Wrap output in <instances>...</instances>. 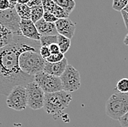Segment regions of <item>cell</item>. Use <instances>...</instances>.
<instances>
[{
  "label": "cell",
  "instance_id": "obj_4",
  "mask_svg": "<svg viewBox=\"0 0 128 127\" xmlns=\"http://www.w3.org/2000/svg\"><path fill=\"white\" fill-rule=\"evenodd\" d=\"M128 111V93H115L106 104V115L114 120H119Z\"/></svg>",
  "mask_w": 128,
  "mask_h": 127
},
{
  "label": "cell",
  "instance_id": "obj_30",
  "mask_svg": "<svg viewBox=\"0 0 128 127\" xmlns=\"http://www.w3.org/2000/svg\"><path fill=\"white\" fill-rule=\"evenodd\" d=\"M27 5L30 8L34 7V6H37V5H42V0H30L28 2Z\"/></svg>",
  "mask_w": 128,
  "mask_h": 127
},
{
  "label": "cell",
  "instance_id": "obj_29",
  "mask_svg": "<svg viewBox=\"0 0 128 127\" xmlns=\"http://www.w3.org/2000/svg\"><path fill=\"white\" fill-rule=\"evenodd\" d=\"M121 15L122 17V19H123V21H124V24L125 26V28L126 29L128 30V13H127L126 11H124V10H122L121 12Z\"/></svg>",
  "mask_w": 128,
  "mask_h": 127
},
{
  "label": "cell",
  "instance_id": "obj_8",
  "mask_svg": "<svg viewBox=\"0 0 128 127\" xmlns=\"http://www.w3.org/2000/svg\"><path fill=\"white\" fill-rule=\"evenodd\" d=\"M60 78L64 91L74 92L77 91L81 86L80 72L70 64H68Z\"/></svg>",
  "mask_w": 128,
  "mask_h": 127
},
{
  "label": "cell",
  "instance_id": "obj_23",
  "mask_svg": "<svg viewBox=\"0 0 128 127\" xmlns=\"http://www.w3.org/2000/svg\"><path fill=\"white\" fill-rule=\"evenodd\" d=\"M64 58H65V56H64V53L60 52L58 53L51 54L46 59V61H48V62H50V63H57V62H59V61H62Z\"/></svg>",
  "mask_w": 128,
  "mask_h": 127
},
{
  "label": "cell",
  "instance_id": "obj_20",
  "mask_svg": "<svg viewBox=\"0 0 128 127\" xmlns=\"http://www.w3.org/2000/svg\"><path fill=\"white\" fill-rule=\"evenodd\" d=\"M41 46H50L53 43H58V35L42 36L40 40Z\"/></svg>",
  "mask_w": 128,
  "mask_h": 127
},
{
  "label": "cell",
  "instance_id": "obj_25",
  "mask_svg": "<svg viewBox=\"0 0 128 127\" xmlns=\"http://www.w3.org/2000/svg\"><path fill=\"white\" fill-rule=\"evenodd\" d=\"M40 53L43 58L45 60L51 55V52L48 46H41L40 49Z\"/></svg>",
  "mask_w": 128,
  "mask_h": 127
},
{
  "label": "cell",
  "instance_id": "obj_12",
  "mask_svg": "<svg viewBox=\"0 0 128 127\" xmlns=\"http://www.w3.org/2000/svg\"><path fill=\"white\" fill-rule=\"evenodd\" d=\"M68 64V61L66 58H64L62 61L57 63H50L46 61L43 71L54 76L60 77L65 71Z\"/></svg>",
  "mask_w": 128,
  "mask_h": 127
},
{
  "label": "cell",
  "instance_id": "obj_16",
  "mask_svg": "<svg viewBox=\"0 0 128 127\" xmlns=\"http://www.w3.org/2000/svg\"><path fill=\"white\" fill-rule=\"evenodd\" d=\"M16 10L21 19L29 20L31 19V8L28 6L27 4H19L17 3L16 5Z\"/></svg>",
  "mask_w": 128,
  "mask_h": 127
},
{
  "label": "cell",
  "instance_id": "obj_15",
  "mask_svg": "<svg viewBox=\"0 0 128 127\" xmlns=\"http://www.w3.org/2000/svg\"><path fill=\"white\" fill-rule=\"evenodd\" d=\"M14 32L0 24V48L8 45L13 40Z\"/></svg>",
  "mask_w": 128,
  "mask_h": 127
},
{
  "label": "cell",
  "instance_id": "obj_11",
  "mask_svg": "<svg viewBox=\"0 0 128 127\" xmlns=\"http://www.w3.org/2000/svg\"><path fill=\"white\" fill-rule=\"evenodd\" d=\"M55 24L59 34L64 35L69 39L74 37L76 31V24L69 18H59Z\"/></svg>",
  "mask_w": 128,
  "mask_h": 127
},
{
  "label": "cell",
  "instance_id": "obj_2",
  "mask_svg": "<svg viewBox=\"0 0 128 127\" xmlns=\"http://www.w3.org/2000/svg\"><path fill=\"white\" fill-rule=\"evenodd\" d=\"M72 100L71 92L61 90L53 93H45L44 109L52 115L55 120L62 117L63 112L69 106Z\"/></svg>",
  "mask_w": 128,
  "mask_h": 127
},
{
  "label": "cell",
  "instance_id": "obj_28",
  "mask_svg": "<svg viewBox=\"0 0 128 127\" xmlns=\"http://www.w3.org/2000/svg\"><path fill=\"white\" fill-rule=\"evenodd\" d=\"M50 50V52H51V54H55V53H58L60 52V48L58 45V43H53L52 45H50L49 46Z\"/></svg>",
  "mask_w": 128,
  "mask_h": 127
},
{
  "label": "cell",
  "instance_id": "obj_14",
  "mask_svg": "<svg viewBox=\"0 0 128 127\" xmlns=\"http://www.w3.org/2000/svg\"><path fill=\"white\" fill-rule=\"evenodd\" d=\"M38 32L42 36L45 35H58V32L55 23L47 22L43 18L35 23Z\"/></svg>",
  "mask_w": 128,
  "mask_h": 127
},
{
  "label": "cell",
  "instance_id": "obj_22",
  "mask_svg": "<svg viewBox=\"0 0 128 127\" xmlns=\"http://www.w3.org/2000/svg\"><path fill=\"white\" fill-rule=\"evenodd\" d=\"M128 4V0H113L112 8L114 10L121 12Z\"/></svg>",
  "mask_w": 128,
  "mask_h": 127
},
{
  "label": "cell",
  "instance_id": "obj_26",
  "mask_svg": "<svg viewBox=\"0 0 128 127\" xmlns=\"http://www.w3.org/2000/svg\"><path fill=\"white\" fill-rule=\"evenodd\" d=\"M122 127H128V111L119 120Z\"/></svg>",
  "mask_w": 128,
  "mask_h": 127
},
{
  "label": "cell",
  "instance_id": "obj_24",
  "mask_svg": "<svg viewBox=\"0 0 128 127\" xmlns=\"http://www.w3.org/2000/svg\"><path fill=\"white\" fill-rule=\"evenodd\" d=\"M43 18L47 22H50V23H56L58 20V18L54 14H52L50 12H48V11H44V15H43Z\"/></svg>",
  "mask_w": 128,
  "mask_h": 127
},
{
  "label": "cell",
  "instance_id": "obj_13",
  "mask_svg": "<svg viewBox=\"0 0 128 127\" xmlns=\"http://www.w3.org/2000/svg\"><path fill=\"white\" fill-rule=\"evenodd\" d=\"M42 6L44 11L52 13L58 19L68 18L70 15V13H68L59 5H58L53 0H42Z\"/></svg>",
  "mask_w": 128,
  "mask_h": 127
},
{
  "label": "cell",
  "instance_id": "obj_10",
  "mask_svg": "<svg viewBox=\"0 0 128 127\" xmlns=\"http://www.w3.org/2000/svg\"><path fill=\"white\" fill-rule=\"evenodd\" d=\"M20 32L24 37L30 40H40L42 37L40 32H38L35 23H34L31 19H21L20 24Z\"/></svg>",
  "mask_w": 128,
  "mask_h": 127
},
{
  "label": "cell",
  "instance_id": "obj_18",
  "mask_svg": "<svg viewBox=\"0 0 128 127\" xmlns=\"http://www.w3.org/2000/svg\"><path fill=\"white\" fill-rule=\"evenodd\" d=\"M31 20L34 23L37 22L39 20L42 19L43 18V15L44 13V10L42 6V5L34 6L31 8Z\"/></svg>",
  "mask_w": 128,
  "mask_h": 127
},
{
  "label": "cell",
  "instance_id": "obj_31",
  "mask_svg": "<svg viewBox=\"0 0 128 127\" xmlns=\"http://www.w3.org/2000/svg\"><path fill=\"white\" fill-rule=\"evenodd\" d=\"M10 2V8H16V4H17V0H9Z\"/></svg>",
  "mask_w": 128,
  "mask_h": 127
},
{
  "label": "cell",
  "instance_id": "obj_21",
  "mask_svg": "<svg viewBox=\"0 0 128 127\" xmlns=\"http://www.w3.org/2000/svg\"><path fill=\"white\" fill-rule=\"evenodd\" d=\"M114 90L118 93H123V94H128V78H122L117 83Z\"/></svg>",
  "mask_w": 128,
  "mask_h": 127
},
{
  "label": "cell",
  "instance_id": "obj_1",
  "mask_svg": "<svg viewBox=\"0 0 128 127\" xmlns=\"http://www.w3.org/2000/svg\"><path fill=\"white\" fill-rule=\"evenodd\" d=\"M40 40L28 39L20 32L14 33L8 45L0 48V95L8 96L16 86L26 85L34 80V76L25 73L19 66V56L26 50L40 52Z\"/></svg>",
  "mask_w": 128,
  "mask_h": 127
},
{
  "label": "cell",
  "instance_id": "obj_33",
  "mask_svg": "<svg viewBox=\"0 0 128 127\" xmlns=\"http://www.w3.org/2000/svg\"><path fill=\"white\" fill-rule=\"evenodd\" d=\"M123 43H124L125 45H128V33L126 34L124 39L123 40Z\"/></svg>",
  "mask_w": 128,
  "mask_h": 127
},
{
  "label": "cell",
  "instance_id": "obj_5",
  "mask_svg": "<svg viewBox=\"0 0 128 127\" xmlns=\"http://www.w3.org/2000/svg\"><path fill=\"white\" fill-rule=\"evenodd\" d=\"M6 103L9 108L16 111H22L28 107L26 88L24 86H16L9 93Z\"/></svg>",
  "mask_w": 128,
  "mask_h": 127
},
{
  "label": "cell",
  "instance_id": "obj_19",
  "mask_svg": "<svg viewBox=\"0 0 128 127\" xmlns=\"http://www.w3.org/2000/svg\"><path fill=\"white\" fill-rule=\"evenodd\" d=\"M58 5L62 8L68 13H72L76 7L74 0H53Z\"/></svg>",
  "mask_w": 128,
  "mask_h": 127
},
{
  "label": "cell",
  "instance_id": "obj_7",
  "mask_svg": "<svg viewBox=\"0 0 128 127\" xmlns=\"http://www.w3.org/2000/svg\"><path fill=\"white\" fill-rule=\"evenodd\" d=\"M28 107L32 110H36L44 107V91L34 80L26 85Z\"/></svg>",
  "mask_w": 128,
  "mask_h": 127
},
{
  "label": "cell",
  "instance_id": "obj_3",
  "mask_svg": "<svg viewBox=\"0 0 128 127\" xmlns=\"http://www.w3.org/2000/svg\"><path fill=\"white\" fill-rule=\"evenodd\" d=\"M46 60L40 55V52L26 50L19 56V66L21 70L30 75L43 71Z\"/></svg>",
  "mask_w": 128,
  "mask_h": 127
},
{
  "label": "cell",
  "instance_id": "obj_27",
  "mask_svg": "<svg viewBox=\"0 0 128 127\" xmlns=\"http://www.w3.org/2000/svg\"><path fill=\"white\" fill-rule=\"evenodd\" d=\"M10 8V2L9 0H0V10H5Z\"/></svg>",
  "mask_w": 128,
  "mask_h": 127
},
{
  "label": "cell",
  "instance_id": "obj_34",
  "mask_svg": "<svg viewBox=\"0 0 128 127\" xmlns=\"http://www.w3.org/2000/svg\"><path fill=\"white\" fill-rule=\"evenodd\" d=\"M124 11H126L127 13H128V5H127L125 8H124Z\"/></svg>",
  "mask_w": 128,
  "mask_h": 127
},
{
  "label": "cell",
  "instance_id": "obj_6",
  "mask_svg": "<svg viewBox=\"0 0 128 127\" xmlns=\"http://www.w3.org/2000/svg\"><path fill=\"white\" fill-rule=\"evenodd\" d=\"M34 81L44 93H53L64 90L60 77L50 75L44 71L40 72L34 75Z\"/></svg>",
  "mask_w": 128,
  "mask_h": 127
},
{
  "label": "cell",
  "instance_id": "obj_32",
  "mask_svg": "<svg viewBox=\"0 0 128 127\" xmlns=\"http://www.w3.org/2000/svg\"><path fill=\"white\" fill-rule=\"evenodd\" d=\"M30 0H17V3L19 4H28Z\"/></svg>",
  "mask_w": 128,
  "mask_h": 127
},
{
  "label": "cell",
  "instance_id": "obj_17",
  "mask_svg": "<svg viewBox=\"0 0 128 127\" xmlns=\"http://www.w3.org/2000/svg\"><path fill=\"white\" fill-rule=\"evenodd\" d=\"M71 39L61 34H58V45L62 53L65 54L71 47Z\"/></svg>",
  "mask_w": 128,
  "mask_h": 127
},
{
  "label": "cell",
  "instance_id": "obj_9",
  "mask_svg": "<svg viewBox=\"0 0 128 127\" xmlns=\"http://www.w3.org/2000/svg\"><path fill=\"white\" fill-rule=\"evenodd\" d=\"M21 18L18 16L16 8H9L0 10V24L14 33L20 32Z\"/></svg>",
  "mask_w": 128,
  "mask_h": 127
}]
</instances>
